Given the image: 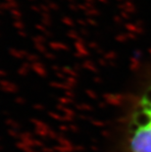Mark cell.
Segmentation results:
<instances>
[{
  "label": "cell",
  "mask_w": 151,
  "mask_h": 152,
  "mask_svg": "<svg viewBox=\"0 0 151 152\" xmlns=\"http://www.w3.org/2000/svg\"><path fill=\"white\" fill-rule=\"evenodd\" d=\"M128 152H151V83L140 93L127 128Z\"/></svg>",
  "instance_id": "6da1fadb"
}]
</instances>
